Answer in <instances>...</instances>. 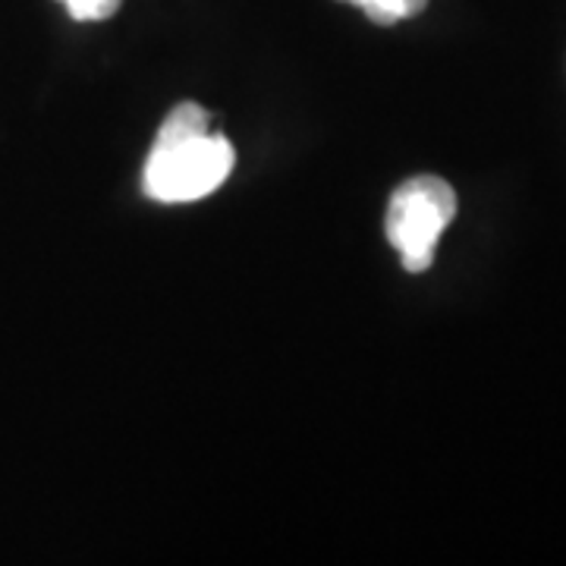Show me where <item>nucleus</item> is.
I'll return each instance as SVG.
<instances>
[{
  "label": "nucleus",
  "mask_w": 566,
  "mask_h": 566,
  "mask_svg": "<svg viewBox=\"0 0 566 566\" xmlns=\"http://www.w3.org/2000/svg\"><path fill=\"white\" fill-rule=\"evenodd\" d=\"M346 3L363 7L365 17L371 22H378V25H394V22L422 13L428 0H346Z\"/></svg>",
  "instance_id": "3"
},
{
  "label": "nucleus",
  "mask_w": 566,
  "mask_h": 566,
  "mask_svg": "<svg viewBox=\"0 0 566 566\" xmlns=\"http://www.w3.org/2000/svg\"><path fill=\"white\" fill-rule=\"evenodd\" d=\"M233 164L237 151L211 129L208 111L196 102H182L164 117L145 161L142 189L148 199L164 205L199 202L221 189Z\"/></svg>",
  "instance_id": "1"
},
{
  "label": "nucleus",
  "mask_w": 566,
  "mask_h": 566,
  "mask_svg": "<svg viewBox=\"0 0 566 566\" xmlns=\"http://www.w3.org/2000/svg\"><path fill=\"white\" fill-rule=\"evenodd\" d=\"M457 214V192L441 177L406 180L387 205V240L400 252L409 274H422L434 262V249Z\"/></svg>",
  "instance_id": "2"
},
{
  "label": "nucleus",
  "mask_w": 566,
  "mask_h": 566,
  "mask_svg": "<svg viewBox=\"0 0 566 566\" xmlns=\"http://www.w3.org/2000/svg\"><path fill=\"white\" fill-rule=\"evenodd\" d=\"M70 17L82 22H95V20H107L117 13L120 0H63Z\"/></svg>",
  "instance_id": "4"
}]
</instances>
